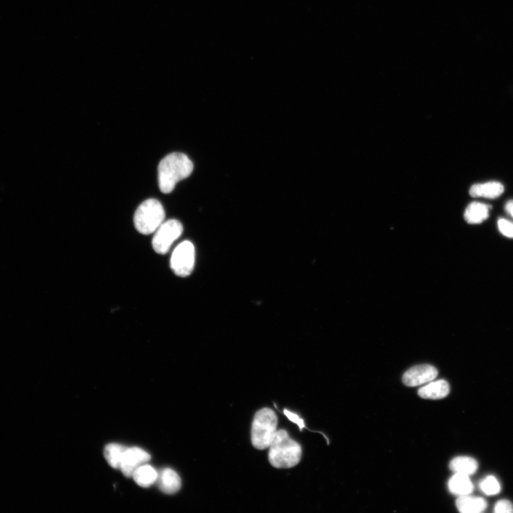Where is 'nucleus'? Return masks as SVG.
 Listing matches in <instances>:
<instances>
[{
	"mask_svg": "<svg viewBox=\"0 0 513 513\" xmlns=\"http://www.w3.org/2000/svg\"><path fill=\"white\" fill-rule=\"evenodd\" d=\"M500 232L507 237L513 238V224L505 219H500L498 222Z\"/></svg>",
	"mask_w": 513,
	"mask_h": 513,
	"instance_id": "obj_19",
	"label": "nucleus"
},
{
	"mask_svg": "<svg viewBox=\"0 0 513 513\" xmlns=\"http://www.w3.org/2000/svg\"><path fill=\"white\" fill-rule=\"evenodd\" d=\"M504 192V186L499 182H487L474 185L470 189L473 198H485L495 199L501 197Z\"/></svg>",
	"mask_w": 513,
	"mask_h": 513,
	"instance_id": "obj_10",
	"label": "nucleus"
},
{
	"mask_svg": "<svg viewBox=\"0 0 513 513\" xmlns=\"http://www.w3.org/2000/svg\"><path fill=\"white\" fill-rule=\"evenodd\" d=\"M449 491L456 496L470 495L474 491V485L467 475L456 474L449 482Z\"/></svg>",
	"mask_w": 513,
	"mask_h": 513,
	"instance_id": "obj_13",
	"label": "nucleus"
},
{
	"mask_svg": "<svg viewBox=\"0 0 513 513\" xmlns=\"http://www.w3.org/2000/svg\"><path fill=\"white\" fill-rule=\"evenodd\" d=\"M192 170V161L183 154L173 153L165 156L158 170L161 191L165 194L172 192L179 181L190 176Z\"/></svg>",
	"mask_w": 513,
	"mask_h": 513,
	"instance_id": "obj_1",
	"label": "nucleus"
},
{
	"mask_svg": "<svg viewBox=\"0 0 513 513\" xmlns=\"http://www.w3.org/2000/svg\"><path fill=\"white\" fill-rule=\"evenodd\" d=\"M450 393V386L445 380L431 382L419 390V395L426 399H441Z\"/></svg>",
	"mask_w": 513,
	"mask_h": 513,
	"instance_id": "obj_11",
	"label": "nucleus"
},
{
	"mask_svg": "<svg viewBox=\"0 0 513 513\" xmlns=\"http://www.w3.org/2000/svg\"><path fill=\"white\" fill-rule=\"evenodd\" d=\"M183 231V226L177 219L163 222L155 232L152 241L154 250L159 254H166Z\"/></svg>",
	"mask_w": 513,
	"mask_h": 513,
	"instance_id": "obj_5",
	"label": "nucleus"
},
{
	"mask_svg": "<svg viewBox=\"0 0 513 513\" xmlns=\"http://www.w3.org/2000/svg\"><path fill=\"white\" fill-rule=\"evenodd\" d=\"M505 210L513 218V200L510 201L505 206Z\"/></svg>",
	"mask_w": 513,
	"mask_h": 513,
	"instance_id": "obj_22",
	"label": "nucleus"
},
{
	"mask_svg": "<svg viewBox=\"0 0 513 513\" xmlns=\"http://www.w3.org/2000/svg\"><path fill=\"white\" fill-rule=\"evenodd\" d=\"M481 491L487 496H494L500 493L501 487L498 480L494 476H489L485 478L480 483Z\"/></svg>",
	"mask_w": 513,
	"mask_h": 513,
	"instance_id": "obj_18",
	"label": "nucleus"
},
{
	"mask_svg": "<svg viewBox=\"0 0 513 513\" xmlns=\"http://www.w3.org/2000/svg\"><path fill=\"white\" fill-rule=\"evenodd\" d=\"M450 469L456 474L467 476L474 474L478 469V462L473 458L461 456L453 459L450 463Z\"/></svg>",
	"mask_w": 513,
	"mask_h": 513,
	"instance_id": "obj_15",
	"label": "nucleus"
},
{
	"mask_svg": "<svg viewBox=\"0 0 513 513\" xmlns=\"http://www.w3.org/2000/svg\"><path fill=\"white\" fill-rule=\"evenodd\" d=\"M278 424L277 415L271 408H264L255 413L251 431L255 449L264 450L271 447L278 432Z\"/></svg>",
	"mask_w": 513,
	"mask_h": 513,
	"instance_id": "obj_3",
	"label": "nucleus"
},
{
	"mask_svg": "<svg viewBox=\"0 0 513 513\" xmlns=\"http://www.w3.org/2000/svg\"><path fill=\"white\" fill-rule=\"evenodd\" d=\"M438 376V370L429 364L413 366L403 377V382L408 386H417L430 382Z\"/></svg>",
	"mask_w": 513,
	"mask_h": 513,
	"instance_id": "obj_8",
	"label": "nucleus"
},
{
	"mask_svg": "<svg viewBox=\"0 0 513 513\" xmlns=\"http://www.w3.org/2000/svg\"><path fill=\"white\" fill-rule=\"evenodd\" d=\"M269 451V461L276 469H291L299 464L303 455L301 446L283 429L278 431Z\"/></svg>",
	"mask_w": 513,
	"mask_h": 513,
	"instance_id": "obj_2",
	"label": "nucleus"
},
{
	"mask_svg": "<svg viewBox=\"0 0 513 513\" xmlns=\"http://www.w3.org/2000/svg\"><path fill=\"white\" fill-rule=\"evenodd\" d=\"M284 413L290 422L299 426L300 431H303V430L306 428L304 420L301 419L298 414L289 411L287 409L284 410Z\"/></svg>",
	"mask_w": 513,
	"mask_h": 513,
	"instance_id": "obj_21",
	"label": "nucleus"
},
{
	"mask_svg": "<svg viewBox=\"0 0 513 513\" xmlns=\"http://www.w3.org/2000/svg\"><path fill=\"white\" fill-rule=\"evenodd\" d=\"M150 459L151 456L140 448H127L122 457L119 469L126 477L131 478L139 467Z\"/></svg>",
	"mask_w": 513,
	"mask_h": 513,
	"instance_id": "obj_7",
	"label": "nucleus"
},
{
	"mask_svg": "<svg viewBox=\"0 0 513 513\" xmlns=\"http://www.w3.org/2000/svg\"><path fill=\"white\" fill-rule=\"evenodd\" d=\"M165 215L164 208L159 201L146 200L135 213L134 222L136 229L143 235L152 234L163 223Z\"/></svg>",
	"mask_w": 513,
	"mask_h": 513,
	"instance_id": "obj_4",
	"label": "nucleus"
},
{
	"mask_svg": "<svg viewBox=\"0 0 513 513\" xmlns=\"http://www.w3.org/2000/svg\"><path fill=\"white\" fill-rule=\"evenodd\" d=\"M195 260L193 244L190 241H184L177 246L171 256L170 267L177 276L186 278L193 271Z\"/></svg>",
	"mask_w": 513,
	"mask_h": 513,
	"instance_id": "obj_6",
	"label": "nucleus"
},
{
	"mask_svg": "<svg viewBox=\"0 0 513 513\" xmlns=\"http://www.w3.org/2000/svg\"><path fill=\"white\" fill-rule=\"evenodd\" d=\"M158 473L150 465H142L134 473V481L143 487H148L156 482Z\"/></svg>",
	"mask_w": 513,
	"mask_h": 513,
	"instance_id": "obj_16",
	"label": "nucleus"
},
{
	"mask_svg": "<svg viewBox=\"0 0 513 513\" xmlns=\"http://www.w3.org/2000/svg\"><path fill=\"white\" fill-rule=\"evenodd\" d=\"M491 206L478 203L474 202L469 205L464 213V218L469 224H479L483 223L489 217Z\"/></svg>",
	"mask_w": 513,
	"mask_h": 513,
	"instance_id": "obj_12",
	"label": "nucleus"
},
{
	"mask_svg": "<svg viewBox=\"0 0 513 513\" xmlns=\"http://www.w3.org/2000/svg\"><path fill=\"white\" fill-rule=\"evenodd\" d=\"M494 512L497 513H512L513 512V505L507 500L500 501L496 504Z\"/></svg>",
	"mask_w": 513,
	"mask_h": 513,
	"instance_id": "obj_20",
	"label": "nucleus"
},
{
	"mask_svg": "<svg viewBox=\"0 0 513 513\" xmlns=\"http://www.w3.org/2000/svg\"><path fill=\"white\" fill-rule=\"evenodd\" d=\"M458 510L462 513H480L487 507V502L483 498L461 496L456 501Z\"/></svg>",
	"mask_w": 513,
	"mask_h": 513,
	"instance_id": "obj_14",
	"label": "nucleus"
},
{
	"mask_svg": "<svg viewBox=\"0 0 513 513\" xmlns=\"http://www.w3.org/2000/svg\"><path fill=\"white\" fill-rule=\"evenodd\" d=\"M160 490L165 494L172 495L179 492L181 487V479L172 469H165L158 473L156 480Z\"/></svg>",
	"mask_w": 513,
	"mask_h": 513,
	"instance_id": "obj_9",
	"label": "nucleus"
},
{
	"mask_svg": "<svg viewBox=\"0 0 513 513\" xmlns=\"http://www.w3.org/2000/svg\"><path fill=\"white\" fill-rule=\"evenodd\" d=\"M126 449L125 447L116 444H108L105 447V457L112 468H120V461Z\"/></svg>",
	"mask_w": 513,
	"mask_h": 513,
	"instance_id": "obj_17",
	"label": "nucleus"
}]
</instances>
